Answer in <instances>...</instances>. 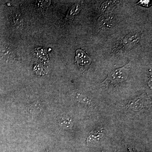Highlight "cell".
Wrapping results in <instances>:
<instances>
[{
  "label": "cell",
  "mask_w": 152,
  "mask_h": 152,
  "mask_svg": "<svg viewBox=\"0 0 152 152\" xmlns=\"http://www.w3.org/2000/svg\"><path fill=\"white\" fill-rule=\"evenodd\" d=\"M129 64L124 66L112 71L102 83L103 86L106 87H115L123 83L126 79L129 73L128 66Z\"/></svg>",
  "instance_id": "cell-1"
},
{
  "label": "cell",
  "mask_w": 152,
  "mask_h": 152,
  "mask_svg": "<svg viewBox=\"0 0 152 152\" xmlns=\"http://www.w3.org/2000/svg\"><path fill=\"white\" fill-rule=\"evenodd\" d=\"M75 59L76 63L83 71L87 69L91 63V58L80 49L76 51Z\"/></svg>",
  "instance_id": "cell-2"
},
{
  "label": "cell",
  "mask_w": 152,
  "mask_h": 152,
  "mask_svg": "<svg viewBox=\"0 0 152 152\" xmlns=\"http://www.w3.org/2000/svg\"><path fill=\"white\" fill-rule=\"evenodd\" d=\"M140 39V36L137 34H129L124 39L123 45L125 50H130L138 43Z\"/></svg>",
  "instance_id": "cell-3"
},
{
  "label": "cell",
  "mask_w": 152,
  "mask_h": 152,
  "mask_svg": "<svg viewBox=\"0 0 152 152\" xmlns=\"http://www.w3.org/2000/svg\"><path fill=\"white\" fill-rule=\"evenodd\" d=\"M103 136V131L102 129H99L95 130L90 133L87 139V142L88 143H96L98 142Z\"/></svg>",
  "instance_id": "cell-4"
},
{
  "label": "cell",
  "mask_w": 152,
  "mask_h": 152,
  "mask_svg": "<svg viewBox=\"0 0 152 152\" xmlns=\"http://www.w3.org/2000/svg\"><path fill=\"white\" fill-rule=\"evenodd\" d=\"M59 124L65 129H69L73 126L72 121L67 115H61L58 120Z\"/></svg>",
  "instance_id": "cell-5"
}]
</instances>
